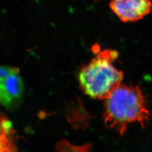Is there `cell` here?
<instances>
[{
  "label": "cell",
  "mask_w": 152,
  "mask_h": 152,
  "mask_svg": "<svg viewBox=\"0 0 152 152\" xmlns=\"http://www.w3.org/2000/svg\"><path fill=\"white\" fill-rule=\"evenodd\" d=\"M104 120L107 127L124 135L131 123L144 127L150 113L145 97L137 86L121 85L105 100Z\"/></svg>",
  "instance_id": "cell-1"
},
{
  "label": "cell",
  "mask_w": 152,
  "mask_h": 152,
  "mask_svg": "<svg viewBox=\"0 0 152 152\" xmlns=\"http://www.w3.org/2000/svg\"><path fill=\"white\" fill-rule=\"evenodd\" d=\"M117 57V51L104 50L80 72V86L88 96L95 99L105 100L121 85L124 73L113 64Z\"/></svg>",
  "instance_id": "cell-2"
},
{
  "label": "cell",
  "mask_w": 152,
  "mask_h": 152,
  "mask_svg": "<svg viewBox=\"0 0 152 152\" xmlns=\"http://www.w3.org/2000/svg\"><path fill=\"white\" fill-rule=\"evenodd\" d=\"M110 8L124 22H134L142 19L152 9L151 0H111Z\"/></svg>",
  "instance_id": "cell-3"
},
{
  "label": "cell",
  "mask_w": 152,
  "mask_h": 152,
  "mask_svg": "<svg viewBox=\"0 0 152 152\" xmlns=\"http://www.w3.org/2000/svg\"><path fill=\"white\" fill-rule=\"evenodd\" d=\"M24 85L19 70L16 69L0 85V104L6 107H10L19 101L23 95Z\"/></svg>",
  "instance_id": "cell-4"
},
{
  "label": "cell",
  "mask_w": 152,
  "mask_h": 152,
  "mask_svg": "<svg viewBox=\"0 0 152 152\" xmlns=\"http://www.w3.org/2000/svg\"><path fill=\"white\" fill-rule=\"evenodd\" d=\"M16 69L15 68H11L7 66H0V78L1 80L5 79Z\"/></svg>",
  "instance_id": "cell-5"
},
{
  "label": "cell",
  "mask_w": 152,
  "mask_h": 152,
  "mask_svg": "<svg viewBox=\"0 0 152 152\" xmlns=\"http://www.w3.org/2000/svg\"><path fill=\"white\" fill-rule=\"evenodd\" d=\"M1 81H2V80H1V79L0 78V85H1Z\"/></svg>",
  "instance_id": "cell-6"
}]
</instances>
